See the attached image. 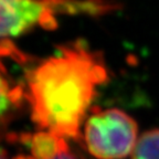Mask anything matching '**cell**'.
<instances>
[{
  "label": "cell",
  "instance_id": "cell-1",
  "mask_svg": "<svg viewBox=\"0 0 159 159\" xmlns=\"http://www.w3.org/2000/svg\"><path fill=\"white\" fill-rule=\"evenodd\" d=\"M108 80L102 53L83 40L59 45L27 74L25 98L41 130L79 139L97 89Z\"/></svg>",
  "mask_w": 159,
  "mask_h": 159
},
{
  "label": "cell",
  "instance_id": "cell-2",
  "mask_svg": "<svg viewBox=\"0 0 159 159\" xmlns=\"http://www.w3.org/2000/svg\"><path fill=\"white\" fill-rule=\"evenodd\" d=\"M138 138L135 119L118 108L93 113L83 130L87 152L97 159L126 158L133 152Z\"/></svg>",
  "mask_w": 159,
  "mask_h": 159
},
{
  "label": "cell",
  "instance_id": "cell-3",
  "mask_svg": "<svg viewBox=\"0 0 159 159\" xmlns=\"http://www.w3.org/2000/svg\"><path fill=\"white\" fill-rule=\"evenodd\" d=\"M0 3L2 39L20 37L37 25L57 27L52 0H0Z\"/></svg>",
  "mask_w": 159,
  "mask_h": 159
},
{
  "label": "cell",
  "instance_id": "cell-4",
  "mask_svg": "<svg viewBox=\"0 0 159 159\" xmlns=\"http://www.w3.org/2000/svg\"><path fill=\"white\" fill-rule=\"evenodd\" d=\"M21 143L30 149L33 159H54L69 150L66 139L47 130H40L32 135H22Z\"/></svg>",
  "mask_w": 159,
  "mask_h": 159
},
{
  "label": "cell",
  "instance_id": "cell-5",
  "mask_svg": "<svg viewBox=\"0 0 159 159\" xmlns=\"http://www.w3.org/2000/svg\"><path fill=\"white\" fill-rule=\"evenodd\" d=\"M132 159H159V128L147 130L139 137Z\"/></svg>",
  "mask_w": 159,
  "mask_h": 159
},
{
  "label": "cell",
  "instance_id": "cell-6",
  "mask_svg": "<svg viewBox=\"0 0 159 159\" xmlns=\"http://www.w3.org/2000/svg\"><path fill=\"white\" fill-rule=\"evenodd\" d=\"M1 55L10 57L19 63L28 62V55L22 51H20L10 39H2L1 41Z\"/></svg>",
  "mask_w": 159,
  "mask_h": 159
},
{
  "label": "cell",
  "instance_id": "cell-7",
  "mask_svg": "<svg viewBox=\"0 0 159 159\" xmlns=\"http://www.w3.org/2000/svg\"><path fill=\"white\" fill-rule=\"evenodd\" d=\"M54 159H77V158L75 156H73V155L70 152V150H66V152L60 154L57 157H55Z\"/></svg>",
  "mask_w": 159,
  "mask_h": 159
}]
</instances>
